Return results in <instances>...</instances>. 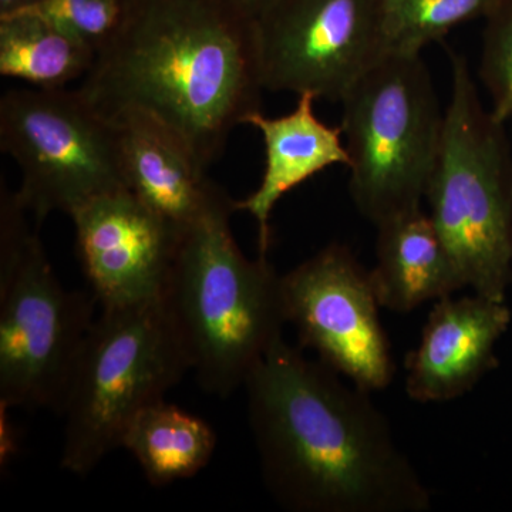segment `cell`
Returning a JSON list of instances; mask_svg holds the SVG:
<instances>
[{"label": "cell", "mask_w": 512, "mask_h": 512, "mask_svg": "<svg viewBox=\"0 0 512 512\" xmlns=\"http://www.w3.org/2000/svg\"><path fill=\"white\" fill-rule=\"evenodd\" d=\"M376 228L370 278L382 308L409 313L466 288L430 215L407 212Z\"/></svg>", "instance_id": "cell-15"}, {"label": "cell", "mask_w": 512, "mask_h": 512, "mask_svg": "<svg viewBox=\"0 0 512 512\" xmlns=\"http://www.w3.org/2000/svg\"><path fill=\"white\" fill-rule=\"evenodd\" d=\"M15 192L0 197V409L59 413L94 322L92 292L57 278Z\"/></svg>", "instance_id": "cell-6"}, {"label": "cell", "mask_w": 512, "mask_h": 512, "mask_svg": "<svg viewBox=\"0 0 512 512\" xmlns=\"http://www.w3.org/2000/svg\"><path fill=\"white\" fill-rule=\"evenodd\" d=\"M42 0H0V16L13 15L36 6Z\"/></svg>", "instance_id": "cell-22"}, {"label": "cell", "mask_w": 512, "mask_h": 512, "mask_svg": "<svg viewBox=\"0 0 512 512\" xmlns=\"http://www.w3.org/2000/svg\"><path fill=\"white\" fill-rule=\"evenodd\" d=\"M282 338L245 380L262 478L292 512H429L431 493L370 392Z\"/></svg>", "instance_id": "cell-1"}, {"label": "cell", "mask_w": 512, "mask_h": 512, "mask_svg": "<svg viewBox=\"0 0 512 512\" xmlns=\"http://www.w3.org/2000/svg\"><path fill=\"white\" fill-rule=\"evenodd\" d=\"M511 190H512V188H511Z\"/></svg>", "instance_id": "cell-23"}, {"label": "cell", "mask_w": 512, "mask_h": 512, "mask_svg": "<svg viewBox=\"0 0 512 512\" xmlns=\"http://www.w3.org/2000/svg\"><path fill=\"white\" fill-rule=\"evenodd\" d=\"M480 76L500 123L512 120V0H501L487 19Z\"/></svg>", "instance_id": "cell-20"}, {"label": "cell", "mask_w": 512, "mask_h": 512, "mask_svg": "<svg viewBox=\"0 0 512 512\" xmlns=\"http://www.w3.org/2000/svg\"><path fill=\"white\" fill-rule=\"evenodd\" d=\"M137 0H42L28 10L55 23L96 53L121 35Z\"/></svg>", "instance_id": "cell-19"}, {"label": "cell", "mask_w": 512, "mask_h": 512, "mask_svg": "<svg viewBox=\"0 0 512 512\" xmlns=\"http://www.w3.org/2000/svg\"><path fill=\"white\" fill-rule=\"evenodd\" d=\"M286 322L299 342L366 392L386 389L394 366L370 271L345 245L330 244L282 275Z\"/></svg>", "instance_id": "cell-9"}, {"label": "cell", "mask_w": 512, "mask_h": 512, "mask_svg": "<svg viewBox=\"0 0 512 512\" xmlns=\"http://www.w3.org/2000/svg\"><path fill=\"white\" fill-rule=\"evenodd\" d=\"M128 191L181 231L228 197L173 130L153 117L128 113L113 120Z\"/></svg>", "instance_id": "cell-13"}, {"label": "cell", "mask_w": 512, "mask_h": 512, "mask_svg": "<svg viewBox=\"0 0 512 512\" xmlns=\"http://www.w3.org/2000/svg\"><path fill=\"white\" fill-rule=\"evenodd\" d=\"M451 96L426 200L466 288L505 302L512 281V160L504 126L485 110L466 57L447 49Z\"/></svg>", "instance_id": "cell-4"}, {"label": "cell", "mask_w": 512, "mask_h": 512, "mask_svg": "<svg viewBox=\"0 0 512 512\" xmlns=\"http://www.w3.org/2000/svg\"><path fill=\"white\" fill-rule=\"evenodd\" d=\"M187 372L190 359L163 298L101 309L59 409L64 470L92 473L120 448L134 417L164 400Z\"/></svg>", "instance_id": "cell-5"}, {"label": "cell", "mask_w": 512, "mask_h": 512, "mask_svg": "<svg viewBox=\"0 0 512 512\" xmlns=\"http://www.w3.org/2000/svg\"><path fill=\"white\" fill-rule=\"evenodd\" d=\"M215 447L217 434L207 421L165 400L138 413L120 444L153 487L197 476L210 464Z\"/></svg>", "instance_id": "cell-16"}, {"label": "cell", "mask_w": 512, "mask_h": 512, "mask_svg": "<svg viewBox=\"0 0 512 512\" xmlns=\"http://www.w3.org/2000/svg\"><path fill=\"white\" fill-rule=\"evenodd\" d=\"M255 28L271 92L340 101L386 56L376 0H279Z\"/></svg>", "instance_id": "cell-10"}, {"label": "cell", "mask_w": 512, "mask_h": 512, "mask_svg": "<svg viewBox=\"0 0 512 512\" xmlns=\"http://www.w3.org/2000/svg\"><path fill=\"white\" fill-rule=\"evenodd\" d=\"M96 53L32 10L0 16V76L35 89H66L92 70Z\"/></svg>", "instance_id": "cell-17"}, {"label": "cell", "mask_w": 512, "mask_h": 512, "mask_svg": "<svg viewBox=\"0 0 512 512\" xmlns=\"http://www.w3.org/2000/svg\"><path fill=\"white\" fill-rule=\"evenodd\" d=\"M225 198L184 229L163 301L180 333L191 372L212 396L227 399L282 338V275L268 256L239 249Z\"/></svg>", "instance_id": "cell-3"}, {"label": "cell", "mask_w": 512, "mask_h": 512, "mask_svg": "<svg viewBox=\"0 0 512 512\" xmlns=\"http://www.w3.org/2000/svg\"><path fill=\"white\" fill-rule=\"evenodd\" d=\"M227 2L245 18L255 22L262 15H265L272 6H275L279 0H227Z\"/></svg>", "instance_id": "cell-21"}, {"label": "cell", "mask_w": 512, "mask_h": 512, "mask_svg": "<svg viewBox=\"0 0 512 512\" xmlns=\"http://www.w3.org/2000/svg\"><path fill=\"white\" fill-rule=\"evenodd\" d=\"M507 303L473 296L440 299L406 360V392L419 403L458 399L497 366L495 346L510 328Z\"/></svg>", "instance_id": "cell-12"}, {"label": "cell", "mask_w": 512, "mask_h": 512, "mask_svg": "<svg viewBox=\"0 0 512 512\" xmlns=\"http://www.w3.org/2000/svg\"><path fill=\"white\" fill-rule=\"evenodd\" d=\"M315 100L313 94L303 93L295 109L285 116L266 117L256 110L244 121L261 133L265 170L259 187L244 200L235 201V207L248 212L258 225L259 255H268L271 248V217L276 204L329 167L349 165L342 127L320 121Z\"/></svg>", "instance_id": "cell-14"}, {"label": "cell", "mask_w": 512, "mask_h": 512, "mask_svg": "<svg viewBox=\"0 0 512 512\" xmlns=\"http://www.w3.org/2000/svg\"><path fill=\"white\" fill-rule=\"evenodd\" d=\"M340 103L349 192L357 211L379 227L421 210L444 126L421 56H383Z\"/></svg>", "instance_id": "cell-7"}, {"label": "cell", "mask_w": 512, "mask_h": 512, "mask_svg": "<svg viewBox=\"0 0 512 512\" xmlns=\"http://www.w3.org/2000/svg\"><path fill=\"white\" fill-rule=\"evenodd\" d=\"M80 264L101 309L163 298L183 231L127 188L93 198L70 215Z\"/></svg>", "instance_id": "cell-11"}, {"label": "cell", "mask_w": 512, "mask_h": 512, "mask_svg": "<svg viewBox=\"0 0 512 512\" xmlns=\"http://www.w3.org/2000/svg\"><path fill=\"white\" fill-rule=\"evenodd\" d=\"M501 0H376L386 55H420L450 30L487 19Z\"/></svg>", "instance_id": "cell-18"}, {"label": "cell", "mask_w": 512, "mask_h": 512, "mask_svg": "<svg viewBox=\"0 0 512 512\" xmlns=\"http://www.w3.org/2000/svg\"><path fill=\"white\" fill-rule=\"evenodd\" d=\"M0 148L18 163L16 198L39 225L52 212L72 215L93 198L126 188L116 124L77 89L3 94Z\"/></svg>", "instance_id": "cell-8"}, {"label": "cell", "mask_w": 512, "mask_h": 512, "mask_svg": "<svg viewBox=\"0 0 512 512\" xmlns=\"http://www.w3.org/2000/svg\"><path fill=\"white\" fill-rule=\"evenodd\" d=\"M77 90L107 120L141 113L160 121L208 170L261 106L255 22L227 0H137Z\"/></svg>", "instance_id": "cell-2"}]
</instances>
